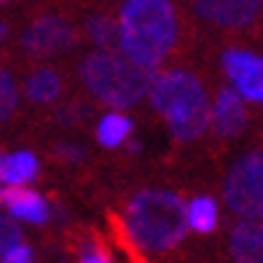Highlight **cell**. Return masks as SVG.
<instances>
[{
    "label": "cell",
    "mask_w": 263,
    "mask_h": 263,
    "mask_svg": "<svg viewBox=\"0 0 263 263\" xmlns=\"http://www.w3.org/2000/svg\"><path fill=\"white\" fill-rule=\"evenodd\" d=\"M16 102H19L16 81L6 67H0V124L11 118V113L16 110Z\"/></svg>",
    "instance_id": "obj_17"
},
{
    "label": "cell",
    "mask_w": 263,
    "mask_h": 263,
    "mask_svg": "<svg viewBox=\"0 0 263 263\" xmlns=\"http://www.w3.org/2000/svg\"><path fill=\"white\" fill-rule=\"evenodd\" d=\"M185 220L191 231L210 234L218 229V204L210 196H196L185 204Z\"/></svg>",
    "instance_id": "obj_14"
},
{
    "label": "cell",
    "mask_w": 263,
    "mask_h": 263,
    "mask_svg": "<svg viewBox=\"0 0 263 263\" xmlns=\"http://www.w3.org/2000/svg\"><path fill=\"white\" fill-rule=\"evenodd\" d=\"M247 126V105L231 86H223L210 105V129L218 140H234Z\"/></svg>",
    "instance_id": "obj_9"
},
{
    "label": "cell",
    "mask_w": 263,
    "mask_h": 263,
    "mask_svg": "<svg viewBox=\"0 0 263 263\" xmlns=\"http://www.w3.org/2000/svg\"><path fill=\"white\" fill-rule=\"evenodd\" d=\"M129 234L148 253H166L188 234L185 201L172 191H140L126 207Z\"/></svg>",
    "instance_id": "obj_3"
},
{
    "label": "cell",
    "mask_w": 263,
    "mask_h": 263,
    "mask_svg": "<svg viewBox=\"0 0 263 263\" xmlns=\"http://www.w3.org/2000/svg\"><path fill=\"white\" fill-rule=\"evenodd\" d=\"M223 201L239 218L263 220V153H245L231 166L223 183Z\"/></svg>",
    "instance_id": "obj_5"
},
{
    "label": "cell",
    "mask_w": 263,
    "mask_h": 263,
    "mask_svg": "<svg viewBox=\"0 0 263 263\" xmlns=\"http://www.w3.org/2000/svg\"><path fill=\"white\" fill-rule=\"evenodd\" d=\"M62 89H65V81H62V76H59V70H54V67H35L25 78V83H22L25 97L35 105L57 102L59 97H62Z\"/></svg>",
    "instance_id": "obj_12"
},
{
    "label": "cell",
    "mask_w": 263,
    "mask_h": 263,
    "mask_svg": "<svg viewBox=\"0 0 263 263\" xmlns=\"http://www.w3.org/2000/svg\"><path fill=\"white\" fill-rule=\"evenodd\" d=\"M83 263H110V258H107L105 253H89L86 258H83Z\"/></svg>",
    "instance_id": "obj_20"
},
{
    "label": "cell",
    "mask_w": 263,
    "mask_h": 263,
    "mask_svg": "<svg viewBox=\"0 0 263 263\" xmlns=\"http://www.w3.org/2000/svg\"><path fill=\"white\" fill-rule=\"evenodd\" d=\"M86 38L105 51H118V32H116V19L107 14H91L83 25Z\"/></svg>",
    "instance_id": "obj_15"
},
{
    "label": "cell",
    "mask_w": 263,
    "mask_h": 263,
    "mask_svg": "<svg viewBox=\"0 0 263 263\" xmlns=\"http://www.w3.org/2000/svg\"><path fill=\"white\" fill-rule=\"evenodd\" d=\"M236 263H263V220H242L229 236Z\"/></svg>",
    "instance_id": "obj_11"
},
{
    "label": "cell",
    "mask_w": 263,
    "mask_h": 263,
    "mask_svg": "<svg viewBox=\"0 0 263 263\" xmlns=\"http://www.w3.org/2000/svg\"><path fill=\"white\" fill-rule=\"evenodd\" d=\"M6 35H8V27L3 25V22H0V43H3V41H6Z\"/></svg>",
    "instance_id": "obj_21"
},
{
    "label": "cell",
    "mask_w": 263,
    "mask_h": 263,
    "mask_svg": "<svg viewBox=\"0 0 263 263\" xmlns=\"http://www.w3.org/2000/svg\"><path fill=\"white\" fill-rule=\"evenodd\" d=\"M223 70L239 97L263 105V57L247 49H229L223 54Z\"/></svg>",
    "instance_id": "obj_8"
},
{
    "label": "cell",
    "mask_w": 263,
    "mask_h": 263,
    "mask_svg": "<svg viewBox=\"0 0 263 263\" xmlns=\"http://www.w3.org/2000/svg\"><path fill=\"white\" fill-rule=\"evenodd\" d=\"M260 3H263V0H260Z\"/></svg>",
    "instance_id": "obj_24"
},
{
    "label": "cell",
    "mask_w": 263,
    "mask_h": 263,
    "mask_svg": "<svg viewBox=\"0 0 263 263\" xmlns=\"http://www.w3.org/2000/svg\"><path fill=\"white\" fill-rule=\"evenodd\" d=\"M0 159H3V153H0Z\"/></svg>",
    "instance_id": "obj_23"
},
{
    "label": "cell",
    "mask_w": 263,
    "mask_h": 263,
    "mask_svg": "<svg viewBox=\"0 0 263 263\" xmlns=\"http://www.w3.org/2000/svg\"><path fill=\"white\" fill-rule=\"evenodd\" d=\"M78 43V30L70 19L59 14L38 16L22 32V49L35 59H51L67 54Z\"/></svg>",
    "instance_id": "obj_6"
},
{
    "label": "cell",
    "mask_w": 263,
    "mask_h": 263,
    "mask_svg": "<svg viewBox=\"0 0 263 263\" xmlns=\"http://www.w3.org/2000/svg\"><path fill=\"white\" fill-rule=\"evenodd\" d=\"M0 258H3V263H30L32 260V250L19 242L16 247H11L8 253H3Z\"/></svg>",
    "instance_id": "obj_19"
},
{
    "label": "cell",
    "mask_w": 263,
    "mask_h": 263,
    "mask_svg": "<svg viewBox=\"0 0 263 263\" xmlns=\"http://www.w3.org/2000/svg\"><path fill=\"white\" fill-rule=\"evenodd\" d=\"M151 107L172 129L180 142H194L210 129V94L196 73L185 67H170L153 76L148 89Z\"/></svg>",
    "instance_id": "obj_2"
},
{
    "label": "cell",
    "mask_w": 263,
    "mask_h": 263,
    "mask_svg": "<svg viewBox=\"0 0 263 263\" xmlns=\"http://www.w3.org/2000/svg\"><path fill=\"white\" fill-rule=\"evenodd\" d=\"M118 51L142 70H156L180 41V16L172 0H126L116 19Z\"/></svg>",
    "instance_id": "obj_1"
},
{
    "label": "cell",
    "mask_w": 263,
    "mask_h": 263,
    "mask_svg": "<svg viewBox=\"0 0 263 263\" xmlns=\"http://www.w3.org/2000/svg\"><path fill=\"white\" fill-rule=\"evenodd\" d=\"M22 242V229L11 215H0V255Z\"/></svg>",
    "instance_id": "obj_18"
},
{
    "label": "cell",
    "mask_w": 263,
    "mask_h": 263,
    "mask_svg": "<svg viewBox=\"0 0 263 263\" xmlns=\"http://www.w3.org/2000/svg\"><path fill=\"white\" fill-rule=\"evenodd\" d=\"M0 207H6L14 220H27L41 226L49 220V207H46L43 196L25 185H6L0 188Z\"/></svg>",
    "instance_id": "obj_10"
},
{
    "label": "cell",
    "mask_w": 263,
    "mask_h": 263,
    "mask_svg": "<svg viewBox=\"0 0 263 263\" xmlns=\"http://www.w3.org/2000/svg\"><path fill=\"white\" fill-rule=\"evenodd\" d=\"M129 135H132V121L118 110L105 113L97 124V140L105 148H118L121 142H126Z\"/></svg>",
    "instance_id": "obj_16"
},
{
    "label": "cell",
    "mask_w": 263,
    "mask_h": 263,
    "mask_svg": "<svg viewBox=\"0 0 263 263\" xmlns=\"http://www.w3.org/2000/svg\"><path fill=\"white\" fill-rule=\"evenodd\" d=\"M156 73L142 70L121 51H94L81 62V81L94 94V100L116 107H132L142 97H148L151 81Z\"/></svg>",
    "instance_id": "obj_4"
},
{
    "label": "cell",
    "mask_w": 263,
    "mask_h": 263,
    "mask_svg": "<svg viewBox=\"0 0 263 263\" xmlns=\"http://www.w3.org/2000/svg\"><path fill=\"white\" fill-rule=\"evenodd\" d=\"M38 175V159L30 151H19L0 159V183L3 185H27Z\"/></svg>",
    "instance_id": "obj_13"
},
{
    "label": "cell",
    "mask_w": 263,
    "mask_h": 263,
    "mask_svg": "<svg viewBox=\"0 0 263 263\" xmlns=\"http://www.w3.org/2000/svg\"><path fill=\"white\" fill-rule=\"evenodd\" d=\"M6 3H11V0H0V6H6Z\"/></svg>",
    "instance_id": "obj_22"
},
{
    "label": "cell",
    "mask_w": 263,
    "mask_h": 263,
    "mask_svg": "<svg viewBox=\"0 0 263 263\" xmlns=\"http://www.w3.org/2000/svg\"><path fill=\"white\" fill-rule=\"evenodd\" d=\"M191 11L218 30H247L260 19V0H191Z\"/></svg>",
    "instance_id": "obj_7"
}]
</instances>
